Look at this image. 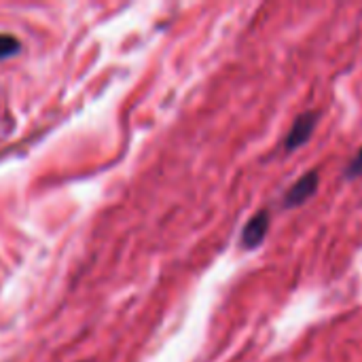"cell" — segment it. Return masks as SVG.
<instances>
[{"instance_id":"6da1fadb","label":"cell","mask_w":362,"mask_h":362,"mask_svg":"<svg viewBox=\"0 0 362 362\" xmlns=\"http://www.w3.org/2000/svg\"><path fill=\"white\" fill-rule=\"evenodd\" d=\"M320 117H322L320 110H305V112H299V115L295 117L293 125L288 127L286 136H284V142H282L284 153H293V151L305 146V144L312 140V136H314V132H316V127H318V123H320Z\"/></svg>"},{"instance_id":"7a4b0ae2","label":"cell","mask_w":362,"mask_h":362,"mask_svg":"<svg viewBox=\"0 0 362 362\" xmlns=\"http://www.w3.org/2000/svg\"><path fill=\"white\" fill-rule=\"evenodd\" d=\"M318 187H320V172H318V170L305 172V174H303L299 180H295V182L288 187V191L284 193V197H282V208H284V210H293V208L303 206L308 199H312V197L316 195Z\"/></svg>"},{"instance_id":"3957f363","label":"cell","mask_w":362,"mask_h":362,"mask_svg":"<svg viewBox=\"0 0 362 362\" xmlns=\"http://www.w3.org/2000/svg\"><path fill=\"white\" fill-rule=\"evenodd\" d=\"M269 227H272V210L269 208L257 210L242 229V238H240L242 248L244 250H257L265 242Z\"/></svg>"},{"instance_id":"277c9868","label":"cell","mask_w":362,"mask_h":362,"mask_svg":"<svg viewBox=\"0 0 362 362\" xmlns=\"http://www.w3.org/2000/svg\"><path fill=\"white\" fill-rule=\"evenodd\" d=\"M19 40L11 34H0V59H8L19 53Z\"/></svg>"},{"instance_id":"5b68a950","label":"cell","mask_w":362,"mask_h":362,"mask_svg":"<svg viewBox=\"0 0 362 362\" xmlns=\"http://www.w3.org/2000/svg\"><path fill=\"white\" fill-rule=\"evenodd\" d=\"M362 176V146L358 148V153L354 155V159L346 165L344 170V178L346 180H356Z\"/></svg>"}]
</instances>
